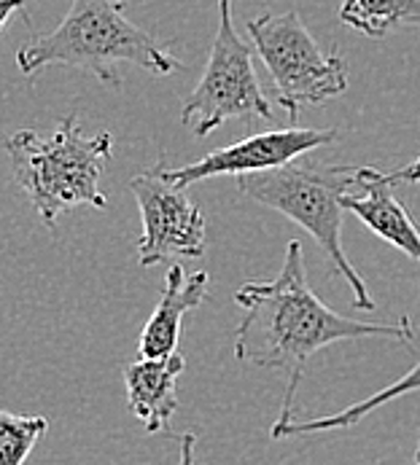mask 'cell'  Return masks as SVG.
Segmentation results:
<instances>
[{
	"mask_svg": "<svg viewBox=\"0 0 420 465\" xmlns=\"http://www.w3.org/2000/svg\"><path fill=\"white\" fill-rule=\"evenodd\" d=\"M237 192L248 200L259 202L270 210H278L302 226L324 251L332 269L345 277L353 291V307L364 312H375L377 304L366 291V282L350 264L343 248V167L329 173H315L310 167L285 164L267 173H251L237 178Z\"/></svg>",
	"mask_w": 420,
	"mask_h": 465,
	"instance_id": "277c9868",
	"label": "cell"
},
{
	"mask_svg": "<svg viewBox=\"0 0 420 465\" xmlns=\"http://www.w3.org/2000/svg\"><path fill=\"white\" fill-rule=\"evenodd\" d=\"M420 391V361L415 363L413 371H407L405 377L394 380L388 388L377 391L375 396L366 401H358L348 409L329 414V417H315V420H288V422H275L270 436L273 441H283V439H294V436H318V433H332V430H348L355 428L358 422H364L375 409L385 406L388 401L402 399L407 393H418Z\"/></svg>",
	"mask_w": 420,
	"mask_h": 465,
	"instance_id": "7c38bea8",
	"label": "cell"
},
{
	"mask_svg": "<svg viewBox=\"0 0 420 465\" xmlns=\"http://www.w3.org/2000/svg\"><path fill=\"white\" fill-rule=\"evenodd\" d=\"M394 175L377 167H343V207L366 223L377 237L420 262V232L405 202L394 194Z\"/></svg>",
	"mask_w": 420,
	"mask_h": 465,
	"instance_id": "9c48e42d",
	"label": "cell"
},
{
	"mask_svg": "<svg viewBox=\"0 0 420 465\" xmlns=\"http://www.w3.org/2000/svg\"><path fill=\"white\" fill-rule=\"evenodd\" d=\"M394 175V181L399 183V181H407V183H420V156L410 164V167H405V170H396V173H391Z\"/></svg>",
	"mask_w": 420,
	"mask_h": 465,
	"instance_id": "2e32d148",
	"label": "cell"
},
{
	"mask_svg": "<svg viewBox=\"0 0 420 465\" xmlns=\"http://www.w3.org/2000/svg\"><path fill=\"white\" fill-rule=\"evenodd\" d=\"M111 153V133L86 137L75 116H65L52 137L19 130L5 140L14 178L49 229H55L57 218L75 204L95 210L108 207V197L100 192V178Z\"/></svg>",
	"mask_w": 420,
	"mask_h": 465,
	"instance_id": "3957f363",
	"label": "cell"
},
{
	"mask_svg": "<svg viewBox=\"0 0 420 465\" xmlns=\"http://www.w3.org/2000/svg\"><path fill=\"white\" fill-rule=\"evenodd\" d=\"M415 465H420V430H418V447H415Z\"/></svg>",
	"mask_w": 420,
	"mask_h": 465,
	"instance_id": "ac0fdd59",
	"label": "cell"
},
{
	"mask_svg": "<svg viewBox=\"0 0 420 465\" xmlns=\"http://www.w3.org/2000/svg\"><path fill=\"white\" fill-rule=\"evenodd\" d=\"M178 450H181V460L178 465H197V436L195 433H181L178 436Z\"/></svg>",
	"mask_w": 420,
	"mask_h": 465,
	"instance_id": "9a60e30c",
	"label": "cell"
},
{
	"mask_svg": "<svg viewBox=\"0 0 420 465\" xmlns=\"http://www.w3.org/2000/svg\"><path fill=\"white\" fill-rule=\"evenodd\" d=\"M262 116L273 119V105L262 92L254 70V49L237 35L232 25V0H218V30L208 65L184 103L181 122L189 133L208 137L229 119Z\"/></svg>",
	"mask_w": 420,
	"mask_h": 465,
	"instance_id": "8992f818",
	"label": "cell"
},
{
	"mask_svg": "<svg viewBox=\"0 0 420 465\" xmlns=\"http://www.w3.org/2000/svg\"><path fill=\"white\" fill-rule=\"evenodd\" d=\"M125 8L122 0H73L52 33L33 38L16 52V65L25 75L49 65L81 67L108 86L122 84L119 63H133L156 75L184 70L181 60L127 19Z\"/></svg>",
	"mask_w": 420,
	"mask_h": 465,
	"instance_id": "7a4b0ae2",
	"label": "cell"
},
{
	"mask_svg": "<svg viewBox=\"0 0 420 465\" xmlns=\"http://www.w3.org/2000/svg\"><path fill=\"white\" fill-rule=\"evenodd\" d=\"M184 369L186 358L181 350L165 358H140L125 366L127 406L148 433L165 430L178 411V377Z\"/></svg>",
	"mask_w": 420,
	"mask_h": 465,
	"instance_id": "8fae6325",
	"label": "cell"
},
{
	"mask_svg": "<svg viewBox=\"0 0 420 465\" xmlns=\"http://www.w3.org/2000/svg\"><path fill=\"white\" fill-rule=\"evenodd\" d=\"M16 8H25V0H0V30H5V25Z\"/></svg>",
	"mask_w": 420,
	"mask_h": 465,
	"instance_id": "e0dca14e",
	"label": "cell"
},
{
	"mask_svg": "<svg viewBox=\"0 0 420 465\" xmlns=\"http://www.w3.org/2000/svg\"><path fill=\"white\" fill-rule=\"evenodd\" d=\"M49 420L35 414H11L0 411V465H25L41 436H46Z\"/></svg>",
	"mask_w": 420,
	"mask_h": 465,
	"instance_id": "5bb4252c",
	"label": "cell"
},
{
	"mask_svg": "<svg viewBox=\"0 0 420 465\" xmlns=\"http://www.w3.org/2000/svg\"><path fill=\"white\" fill-rule=\"evenodd\" d=\"M340 137L337 127L329 130H315V127H285V130H270V133L251 134L243 137L226 148H218L200 162L184 164V167H170L165 159L156 162L159 173L181 186L189 189L197 181L215 178V175H251V173H267L291 164L296 156H305L321 145H329Z\"/></svg>",
	"mask_w": 420,
	"mask_h": 465,
	"instance_id": "ba28073f",
	"label": "cell"
},
{
	"mask_svg": "<svg viewBox=\"0 0 420 465\" xmlns=\"http://www.w3.org/2000/svg\"><path fill=\"white\" fill-rule=\"evenodd\" d=\"M340 19L366 38H385L399 27H420V0H343Z\"/></svg>",
	"mask_w": 420,
	"mask_h": 465,
	"instance_id": "4fadbf2b",
	"label": "cell"
},
{
	"mask_svg": "<svg viewBox=\"0 0 420 465\" xmlns=\"http://www.w3.org/2000/svg\"><path fill=\"white\" fill-rule=\"evenodd\" d=\"M245 30L273 75L280 108L291 122L305 105H321L348 92V63L337 49L324 52L296 11L262 14L248 19Z\"/></svg>",
	"mask_w": 420,
	"mask_h": 465,
	"instance_id": "5b68a950",
	"label": "cell"
},
{
	"mask_svg": "<svg viewBox=\"0 0 420 465\" xmlns=\"http://www.w3.org/2000/svg\"><path fill=\"white\" fill-rule=\"evenodd\" d=\"M210 274L195 272L186 274L181 264L167 269L165 288L159 296V304L154 307L151 318L145 321L138 339L140 358H165L178 350V336L184 326V315L197 310L208 296Z\"/></svg>",
	"mask_w": 420,
	"mask_h": 465,
	"instance_id": "30bf717a",
	"label": "cell"
},
{
	"mask_svg": "<svg viewBox=\"0 0 420 465\" xmlns=\"http://www.w3.org/2000/svg\"><path fill=\"white\" fill-rule=\"evenodd\" d=\"M138 202L143 237L138 242V264L151 269L173 259L205 256V215L186 189L170 183L159 167L140 173L130 181Z\"/></svg>",
	"mask_w": 420,
	"mask_h": 465,
	"instance_id": "52a82bcc",
	"label": "cell"
},
{
	"mask_svg": "<svg viewBox=\"0 0 420 465\" xmlns=\"http://www.w3.org/2000/svg\"><path fill=\"white\" fill-rule=\"evenodd\" d=\"M243 318L235 329V358L245 366L280 369L288 377L278 422L294 420V396L307 361L335 341L399 339L413 344L415 323L405 315L396 323L355 321L326 307L307 282L305 253L296 240L285 245L278 277L243 282L235 291Z\"/></svg>",
	"mask_w": 420,
	"mask_h": 465,
	"instance_id": "6da1fadb",
	"label": "cell"
}]
</instances>
